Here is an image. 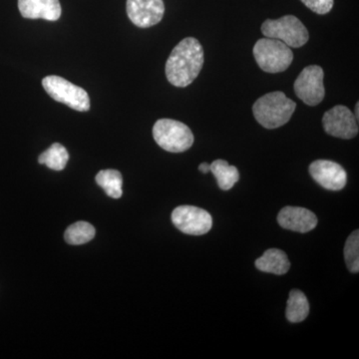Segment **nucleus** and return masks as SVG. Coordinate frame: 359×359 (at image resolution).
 <instances>
[{"mask_svg": "<svg viewBox=\"0 0 359 359\" xmlns=\"http://www.w3.org/2000/svg\"><path fill=\"white\" fill-rule=\"evenodd\" d=\"M204 61V49L199 40L187 37L175 47L168 58V81L181 88L189 86L199 76Z\"/></svg>", "mask_w": 359, "mask_h": 359, "instance_id": "f257e3e1", "label": "nucleus"}, {"mask_svg": "<svg viewBox=\"0 0 359 359\" xmlns=\"http://www.w3.org/2000/svg\"><path fill=\"white\" fill-rule=\"evenodd\" d=\"M297 108V103L283 92L276 91L257 99L252 106L257 121L266 129H276L287 124Z\"/></svg>", "mask_w": 359, "mask_h": 359, "instance_id": "f03ea898", "label": "nucleus"}, {"mask_svg": "<svg viewBox=\"0 0 359 359\" xmlns=\"http://www.w3.org/2000/svg\"><path fill=\"white\" fill-rule=\"evenodd\" d=\"M254 56L257 65L268 73L283 72L294 60V53L290 47L280 40L262 39L254 46Z\"/></svg>", "mask_w": 359, "mask_h": 359, "instance_id": "7ed1b4c3", "label": "nucleus"}, {"mask_svg": "<svg viewBox=\"0 0 359 359\" xmlns=\"http://www.w3.org/2000/svg\"><path fill=\"white\" fill-rule=\"evenodd\" d=\"M153 136L161 148L171 153L185 152L194 143L191 129L176 120H158L153 127Z\"/></svg>", "mask_w": 359, "mask_h": 359, "instance_id": "20e7f679", "label": "nucleus"}, {"mask_svg": "<svg viewBox=\"0 0 359 359\" xmlns=\"http://www.w3.org/2000/svg\"><path fill=\"white\" fill-rule=\"evenodd\" d=\"M262 32L269 39L280 40L292 48H299L309 41L306 26L294 15H285L278 20H268L262 25Z\"/></svg>", "mask_w": 359, "mask_h": 359, "instance_id": "39448f33", "label": "nucleus"}, {"mask_svg": "<svg viewBox=\"0 0 359 359\" xmlns=\"http://www.w3.org/2000/svg\"><path fill=\"white\" fill-rule=\"evenodd\" d=\"M42 85L48 95L57 102L65 104L79 112H86L90 109L88 93L65 78L50 75L42 80Z\"/></svg>", "mask_w": 359, "mask_h": 359, "instance_id": "423d86ee", "label": "nucleus"}, {"mask_svg": "<svg viewBox=\"0 0 359 359\" xmlns=\"http://www.w3.org/2000/svg\"><path fill=\"white\" fill-rule=\"evenodd\" d=\"M323 78L325 72L320 66H308L302 71L301 74L295 80V94L306 105H318L325 95Z\"/></svg>", "mask_w": 359, "mask_h": 359, "instance_id": "0eeeda50", "label": "nucleus"}, {"mask_svg": "<svg viewBox=\"0 0 359 359\" xmlns=\"http://www.w3.org/2000/svg\"><path fill=\"white\" fill-rule=\"evenodd\" d=\"M172 222L182 233L191 236H202L210 231L212 226L211 215L194 205H180L172 212Z\"/></svg>", "mask_w": 359, "mask_h": 359, "instance_id": "6e6552de", "label": "nucleus"}, {"mask_svg": "<svg viewBox=\"0 0 359 359\" xmlns=\"http://www.w3.org/2000/svg\"><path fill=\"white\" fill-rule=\"evenodd\" d=\"M323 126L327 134L340 139H353L358 134V120L346 106L337 105L327 111Z\"/></svg>", "mask_w": 359, "mask_h": 359, "instance_id": "1a4fd4ad", "label": "nucleus"}, {"mask_svg": "<svg viewBox=\"0 0 359 359\" xmlns=\"http://www.w3.org/2000/svg\"><path fill=\"white\" fill-rule=\"evenodd\" d=\"M165 13L163 0H127V14L135 25L151 27L162 20Z\"/></svg>", "mask_w": 359, "mask_h": 359, "instance_id": "9d476101", "label": "nucleus"}, {"mask_svg": "<svg viewBox=\"0 0 359 359\" xmlns=\"http://www.w3.org/2000/svg\"><path fill=\"white\" fill-rule=\"evenodd\" d=\"M309 174L316 183L327 190L340 191L346 185V170L332 161H314L309 166Z\"/></svg>", "mask_w": 359, "mask_h": 359, "instance_id": "9b49d317", "label": "nucleus"}, {"mask_svg": "<svg viewBox=\"0 0 359 359\" xmlns=\"http://www.w3.org/2000/svg\"><path fill=\"white\" fill-rule=\"evenodd\" d=\"M280 226L287 230L308 233L318 224V218L313 212L301 207H285L278 216Z\"/></svg>", "mask_w": 359, "mask_h": 359, "instance_id": "f8f14e48", "label": "nucleus"}, {"mask_svg": "<svg viewBox=\"0 0 359 359\" xmlns=\"http://www.w3.org/2000/svg\"><path fill=\"white\" fill-rule=\"evenodd\" d=\"M18 8L28 20L56 21L62 13L59 0H18Z\"/></svg>", "mask_w": 359, "mask_h": 359, "instance_id": "ddd939ff", "label": "nucleus"}, {"mask_svg": "<svg viewBox=\"0 0 359 359\" xmlns=\"http://www.w3.org/2000/svg\"><path fill=\"white\" fill-rule=\"evenodd\" d=\"M256 266L259 271L264 273L282 276L289 271L290 263L285 252L278 249H271L266 250L263 256L257 259Z\"/></svg>", "mask_w": 359, "mask_h": 359, "instance_id": "4468645a", "label": "nucleus"}, {"mask_svg": "<svg viewBox=\"0 0 359 359\" xmlns=\"http://www.w3.org/2000/svg\"><path fill=\"white\" fill-rule=\"evenodd\" d=\"M210 172H212L218 182L222 190L229 191L238 183L240 174L237 168L231 166L224 160H216L210 165Z\"/></svg>", "mask_w": 359, "mask_h": 359, "instance_id": "2eb2a0df", "label": "nucleus"}, {"mask_svg": "<svg viewBox=\"0 0 359 359\" xmlns=\"http://www.w3.org/2000/svg\"><path fill=\"white\" fill-rule=\"evenodd\" d=\"M309 313V304L306 294L299 290H292L290 292L287 299V320L290 323H301L308 318Z\"/></svg>", "mask_w": 359, "mask_h": 359, "instance_id": "dca6fc26", "label": "nucleus"}, {"mask_svg": "<svg viewBox=\"0 0 359 359\" xmlns=\"http://www.w3.org/2000/svg\"><path fill=\"white\" fill-rule=\"evenodd\" d=\"M96 183L113 199H120L123 195L122 175L117 170H102L96 175Z\"/></svg>", "mask_w": 359, "mask_h": 359, "instance_id": "f3484780", "label": "nucleus"}, {"mask_svg": "<svg viewBox=\"0 0 359 359\" xmlns=\"http://www.w3.org/2000/svg\"><path fill=\"white\" fill-rule=\"evenodd\" d=\"M69 160V154L65 146L59 143L52 144L50 147L44 151L39 157V164L46 165L54 171L65 170Z\"/></svg>", "mask_w": 359, "mask_h": 359, "instance_id": "a211bd4d", "label": "nucleus"}, {"mask_svg": "<svg viewBox=\"0 0 359 359\" xmlns=\"http://www.w3.org/2000/svg\"><path fill=\"white\" fill-rule=\"evenodd\" d=\"M95 235V228L91 224L88 222L79 221L66 229L65 240L69 245H84L93 240Z\"/></svg>", "mask_w": 359, "mask_h": 359, "instance_id": "6ab92c4d", "label": "nucleus"}, {"mask_svg": "<svg viewBox=\"0 0 359 359\" xmlns=\"http://www.w3.org/2000/svg\"><path fill=\"white\" fill-rule=\"evenodd\" d=\"M344 259L347 269L351 273L359 271V231L356 230L349 236L344 247Z\"/></svg>", "mask_w": 359, "mask_h": 359, "instance_id": "aec40b11", "label": "nucleus"}, {"mask_svg": "<svg viewBox=\"0 0 359 359\" xmlns=\"http://www.w3.org/2000/svg\"><path fill=\"white\" fill-rule=\"evenodd\" d=\"M311 11L318 14H327L334 7V0H301Z\"/></svg>", "mask_w": 359, "mask_h": 359, "instance_id": "412c9836", "label": "nucleus"}, {"mask_svg": "<svg viewBox=\"0 0 359 359\" xmlns=\"http://www.w3.org/2000/svg\"><path fill=\"white\" fill-rule=\"evenodd\" d=\"M200 172H202V173L207 174L210 172V164H208V163H202V164L199 166Z\"/></svg>", "mask_w": 359, "mask_h": 359, "instance_id": "4be33fe9", "label": "nucleus"}, {"mask_svg": "<svg viewBox=\"0 0 359 359\" xmlns=\"http://www.w3.org/2000/svg\"><path fill=\"white\" fill-rule=\"evenodd\" d=\"M355 117H356V119L358 120V117H359V115H358V102L356 103V105H355Z\"/></svg>", "mask_w": 359, "mask_h": 359, "instance_id": "5701e85b", "label": "nucleus"}]
</instances>
